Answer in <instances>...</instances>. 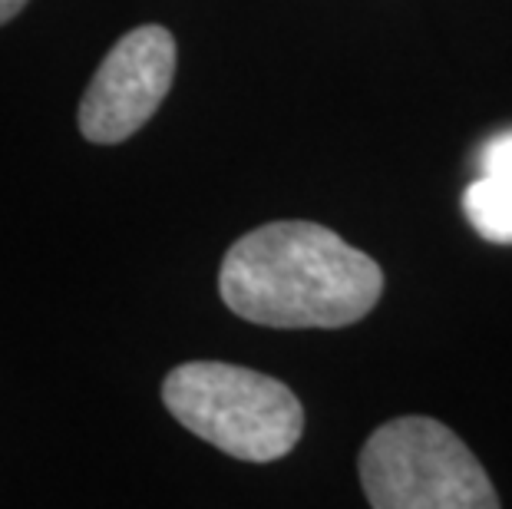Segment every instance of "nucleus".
<instances>
[{
	"label": "nucleus",
	"mask_w": 512,
	"mask_h": 509,
	"mask_svg": "<svg viewBox=\"0 0 512 509\" xmlns=\"http://www.w3.org/2000/svg\"><path fill=\"white\" fill-rule=\"evenodd\" d=\"M219 291L261 328H347L374 311L384 272L324 225L268 222L228 248Z\"/></svg>",
	"instance_id": "f257e3e1"
},
{
	"label": "nucleus",
	"mask_w": 512,
	"mask_h": 509,
	"mask_svg": "<svg viewBox=\"0 0 512 509\" xmlns=\"http://www.w3.org/2000/svg\"><path fill=\"white\" fill-rule=\"evenodd\" d=\"M162 404L185 430L245 463L288 457L304 433V407L291 387L238 364H179L162 381Z\"/></svg>",
	"instance_id": "f03ea898"
},
{
	"label": "nucleus",
	"mask_w": 512,
	"mask_h": 509,
	"mask_svg": "<svg viewBox=\"0 0 512 509\" xmlns=\"http://www.w3.org/2000/svg\"><path fill=\"white\" fill-rule=\"evenodd\" d=\"M361 486L374 509H496L499 493L470 447L433 417H397L361 450Z\"/></svg>",
	"instance_id": "7ed1b4c3"
},
{
	"label": "nucleus",
	"mask_w": 512,
	"mask_h": 509,
	"mask_svg": "<svg viewBox=\"0 0 512 509\" xmlns=\"http://www.w3.org/2000/svg\"><path fill=\"white\" fill-rule=\"evenodd\" d=\"M176 80V37L166 27H136L106 53L80 103V133L113 146L136 136Z\"/></svg>",
	"instance_id": "20e7f679"
},
{
	"label": "nucleus",
	"mask_w": 512,
	"mask_h": 509,
	"mask_svg": "<svg viewBox=\"0 0 512 509\" xmlns=\"http://www.w3.org/2000/svg\"><path fill=\"white\" fill-rule=\"evenodd\" d=\"M463 212L486 242L512 245V179H476L463 192Z\"/></svg>",
	"instance_id": "39448f33"
},
{
	"label": "nucleus",
	"mask_w": 512,
	"mask_h": 509,
	"mask_svg": "<svg viewBox=\"0 0 512 509\" xmlns=\"http://www.w3.org/2000/svg\"><path fill=\"white\" fill-rule=\"evenodd\" d=\"M479 169L483 176H496V179H512V129L509 133L493 136L479 153Z\"/></svg>",
	"instance_id": "423d86ee"
},
{
	"label": "nucleus",
	"mask_w": 512,
	"mask_h": 509,
	"mask_svg": "<svg viewBox=\"0 0 512 509\" xmlns=\"http://www.w3.org/2000/svg\"><path fill=\"white\" fill-rule=\"evenodd\" d=\"M24 7H27V0H0V27H4L7 20H14Z\"/></svg>",
	"instance_id": "0eeeda50"
}]
</instances>
